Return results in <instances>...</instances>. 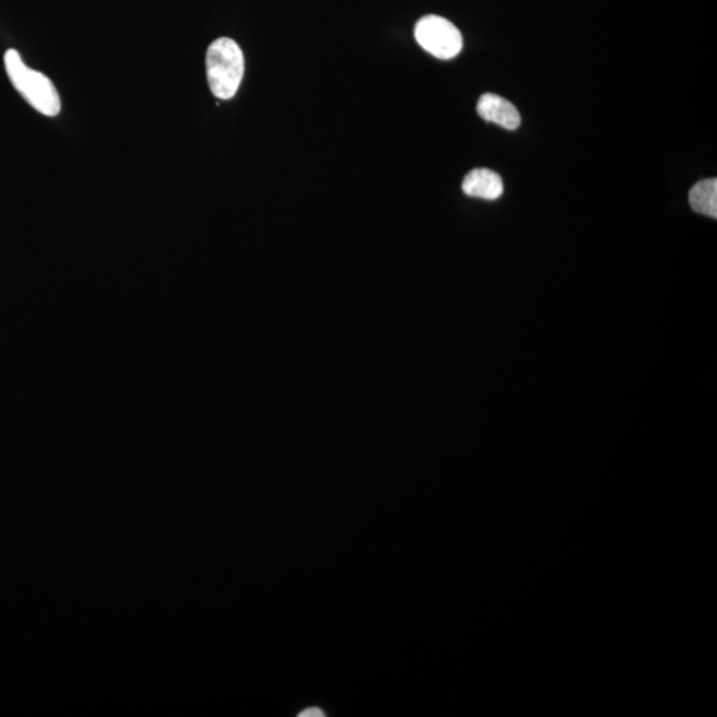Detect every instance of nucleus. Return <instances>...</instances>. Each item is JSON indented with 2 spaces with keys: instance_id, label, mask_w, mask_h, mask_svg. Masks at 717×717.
I'll use <instances>...</instances> for the list:
<instances>
[{
  "instance_id": "nucleus-1",
  "label": "nucleus",
  "mask_w": 717,
  "mask_h": 717,
  "mask_svg": "<svg viewBox=\"0 0 717 717\" xmlns=\"http://www.w3.org/2000/svg\"><path fill=\"white\" fill-rule=\"evenodd\" d=\"M5 72L14 89L24 101L42 115L55 117L60 114L61 102L57 86L39 71L23 63L16 49H9L4 55Z\"/></svg>"
},
{
  "instance_id": "nucleus-2",
  "label": "nucleus",
  "mask_w": 717,
  "mask_h": 717,
  "mask_svg": "<svg viewBox=\"0 0 717 717\" xmlns=\"http://www.w3.org/2000/svg\"><path fill=\"white\" fill-rule=\"evenodd\" d=\"M245 73L243 49L236 42L220 38L209 46L207 52V77L210 91L220 101L236 96Z\"/></svg>"
},
{
  "instance_id": "nucleus-3",
  "label": "nucleus",
  "mask_w": 717,
  "mask_h": 717,
  "mask_svg": "<svg viewBox=\"0 0 717 717\" xmlns=\"http://www.w3.org/2000/svg\"><path fill=\"white\" fill-rule=\"evenodd\" d=\"M415 38L426 52L437 59H454L462 49V35L459 28L437 15H426L418 22Z\"/></svg>"
},
{
  "instance_id": "nucleus-4",
  "label": "nucleus",
  "mask_w": 717,
  "mask_h": 717,
  "mask_svg": "<svg viewBox=\"0 0 717 717\" xmlns=\"http://www.w3.org/2000/svg\"><path fill=\"white\" fill-rule=\"evenodd\" d=\"M478 114L481 119L497 124V126L509 129V131H515L521 124V115H519L515 105L494 94H485L480 97Z\"/></svg>"
},
{
  "instance_id": "nucleus-5",
  "label": "nucleus",
  "mask_w": 717,
  "mask_h": 717,
  "mask_svg": "<svg viewBox=\"0 0 717 717\" xmlns=\"http://www.w3.org/2000/svg\"><path fill=\"white\" fill-rule=\"evenodd\" d=\"M462 190L469 197L494 201L503 196L504 184L496 172L480 168L468 173L463 178Z\"/></svg>"
},
{
  "instance_id": "nucleus-6",
  "label": "nucleus",
  "mask_w": 717,
  "mask_h": 717,
  "mask_svg": "<svg viewBox=\"0 0 717 717\" xmlns=\"http://www.w3.org/2000/svg\"><path fill=\"white\" fill-rule=\"evenodd\" d=\"M690 205L696 213L717 219V179L708 178L697 183L690 190Z\"/></svg>"
},
{
  "instance_id": "nucleus-7",
  "label": "nucleus",
  "mask_w": 717,
  "mask_h": 717,
  "mask_svg": "<svg viewBox=\"0 0 717 717\" xmlns=\"http://www.w3.org/2000/svg\"><path fill=\"white\" fill-rule=\"evenodd\" d=\"M326 714L324 710L317 708V707H312L303 710L302 714H299V717H325Z\"/></svg>"
}]
</instances>
